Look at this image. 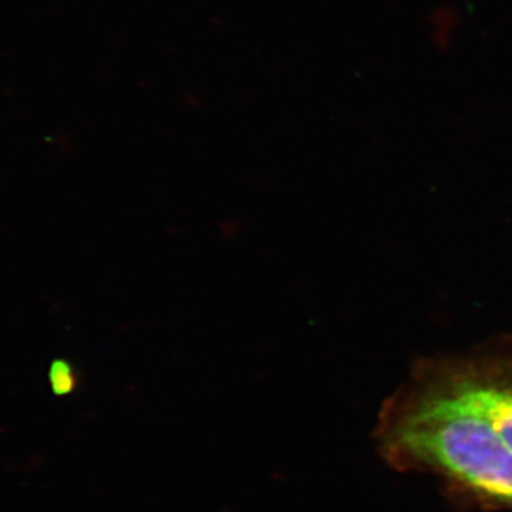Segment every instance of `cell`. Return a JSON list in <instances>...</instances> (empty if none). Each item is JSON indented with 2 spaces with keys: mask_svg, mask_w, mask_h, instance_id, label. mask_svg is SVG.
Masks as SVG:
<instances>
[{
  "mask_svg": "<svg viewBox=\"0 0 512 512\" xmlns=\"http://www.w3.org/2000/svg\"><path fill=\"white\" fill-rule=\"evenodd\" d=\"M430 377L481 414L512 451V363H466Z\"/></svg>",
  "mask_w": 512,
  "mask_h": 512,
  "instance_id": "7a4b0ae2",
  "label": "cell"
},
{
  "mask_svg": "<svg viewBox=\"0 0 512 512\" xmlns=\"http://www.w3.org/2000/svg\"><path fill=\"white\" fill-rule=\"evenodd\" d=\"M460 23L461 19L457 9L446 5L434 10L429 22L430 35L433 37L434 45L441 47V49L450 45L453 42L454 35H457Z\"/></svg>",
  "mask_w": 512,
  "mask_h": 512,
  "instance_id": "3957f363",
  "label": "cell"
},
{
  "mask_svg": "<svg viewBox=\"0 0 512 512\" xmlns=\"http://www.w3.org/2000/svg\"><path fill=\"white\" fill-rule=\"evenodd\" d=\"M49 382L55 396L63 397L76 390L79 377L72 363L64 359H56L49 367Z\"/></svg>",
  "mask_w": 512,
  "mask_h": 512,
  "instance_id": "277c9868",
  "label": "cell"
},
{
  "mask_svg": "<svg viewBox=\"0 0 512 512\" xmlns=\"http://www.w3.org/2000/svg\"><path fill=\"white\" fill-rule=\"evenodd\" d=\"M386 456L434 471L481 500L512 508V451L456 394L426 377L383 421Z\"/></svg>",
  "mask_w": 512,
  "mask_h": 512,
  "instance_id": "6da1fadb",
  "label": "cell"
}]
</instances>
